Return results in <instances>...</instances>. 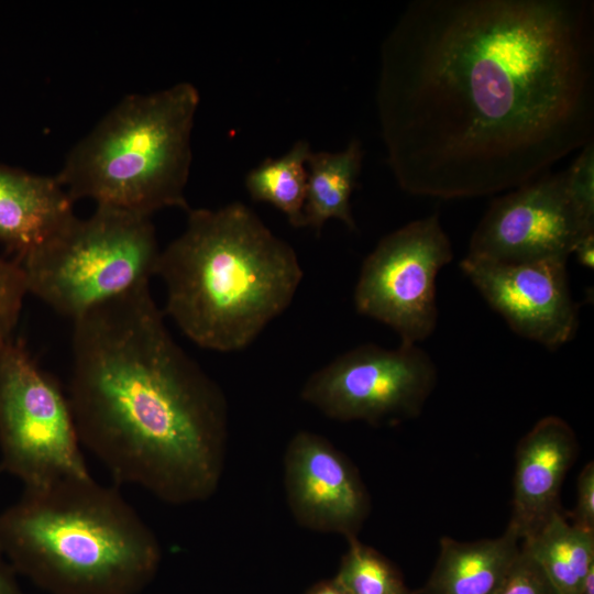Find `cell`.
Masks as SVG:
<instances>
[{
	"instance_id": "cell-1",
	"label": "cell",
	"mask_w": 594,
	"mask_h": 594,
	"mask_svg": "<svg viewBox=\"0 0 594 594\" xmlns=\"http://www.w3.org/2000/svg\"><path fill=\"white\" fill-rule=\"evenodd\" d=\"M592 4L415 0L383 41L386 161L415 196L517 188L593 141Z\"/></svg>"
},
{
	"instance_id": "cell-2",
	"label": "cell",
	"mask_w": 594,
	"mask_h": 594,
	"mask_svg": "<svg viewBox=\"0 0 594 594\" xmlns=\"http://www.w3.org/2000/svg\"><path fill=\"white\" fill-rule=\"evenodd\" d=\"M68 400L81 446L164 503L210 498L226 464L221 387L173 339L150 285L73 320Z\"/></svg>"
},
{
	"instance_id": "cell-3",
	"label": "cell",
	"mask_w": 594,
	"mask_h": 594,
	"mask_svg": "<svg viewBox=\"0 0 594 594\" xmlns=\"http://www.w3.org/2000/svg\"><path fill=\"white\" fill-rule=\"evenodd\" d=\"M187 213L158 258L165 312L202 349L243 350L292 304L304 276L297 253L239 201Z\"/></svg>"
},
{
	"instance_id": "cell-4",
	"label": "cell",
	"mask_w": 594,
	"mask_h": 594,
	"mask_svg": "<svg viewBox=\"0 0 594 594\" xmlns=\"http://www.w3.org/2000/svg\"><path fill=\"white\" fill-rule=\"evenodd\" d=\"M0 546L13 570L51 594H139L162 557L136 510L91 475L24 488L0 513Z\"/></svg>"
},
{
	"instance_id": "cell-5",
	"label": "cell",
	"mask_w": 594,
	"mask_h": 594,
	"mask_svg": "<svg viewBox=\"0 0 594 594\" xmlns=\"http://www.w3.org/2000/svg\"><path fill=\"white\" fill-rule=\"evenodd\" d=\"M198 106L190 82L127 96L72 148L55 178L74 202L90 199L150 218L165 208L189 211Z\"/></svg>"
},
{
	"instance_id": "cell-6",
	"label": "cell",
	"mask_w": 594,
	"mask_h": 594,
	"mask_svg": "<svg viewBox=\"0 0 594 594\" xmlns=\"http://www.w3.org/2000/svg\"><path fill=\"white\" fill-rule=\"evenodd\" d=\"M160 254L150 217L96 206L91 216H75L18 262L28 293L75 320L103 302L150 285Z\"/></svg>"
},
{
	"instance_id": "cell-7",
	"label": "cell",
	"mask_w": 594,
	"mask_h": 594,
	"mask_svg": "<svg viewBox=\"0 0 594 594\" xmlns=\"http://www.w3.org/2000/svg\"><path fill=\"white\" fill-rule=\"evenodd\" d=\"M67 395L20 341L0 345V470L36 488L87 469Z\"/></svg>"
},
{
	"instance_id": "cell-8",
	"label": "cell",
	"mask_w": 594,
	"mask_h": 594,
	"mask_svg": "<svg viewBox=\"0 0 594 594\" xmlns=\"http://www.w3.org/2000/svg\"><path fill=\"white\" fill-rule=\"evenodd\" d=\"M436 382V366L417 344H363L314 372L300 397L333 420L395 425L421 413Z\"/></svg>"
},
{
	"instance_id": "cell-9",
	"label": "cell",
	"mask_w": 594,
	"mask_h": 594,
	"mask_svg": "<svg viewBox=\"0 0 594 594\" xmlns=\"http://www.w3.org/2000/svg\"><path fill=\"white\" fill-rule=\"evenodd\" d=\"M453 257L439 216L411 221L383 237L364 260L354 289L360 315L417 344L436 329V279Z\"/></svg>"
},
{
	"instance_id": "cell-10",
	"label": "cell",
	"mask_w": 594,
	"mask_h": 594,
	"mask_svg": "<svg viewBox=\"0 0 594 594\" xmlns=\"http://www.w3.org/2000/svg\"><path fill=\"white\" fill-rule=\"evenodd\" d=\"M594 222L570 197L564 172L542 176L496 198L470 240L465 257L498 264L566 263Z\"/></svg>"
},
{
	"instance_id": "cell-11",
	"label": "cell",
	"mask_w": 594,
	"mask_h": 594,
	"mask_svg": "<svg viewBox=\"0 0 594 594\" xmlns=\"http://www.w3.org/2000/svg\"><path fill=\"white\" fill-rule=\"evenodd\" d=\"M460 267L518 336L550 349L575 336L579 308L570 290L566 263L498 264L464 257Z\"/></svg>"
},
{
	"instance_id": "cell-12",
	"label": "cell",
	"mask_w": 594,
	"mask_h": 594,
	"mask_svg": "<svg viewBox=\"0 0 594 594\" xmlns=\"http://www.w3.org/2000/svg\"><path fill=\"white\" fill-rule=\"evenodd\" d=\"M284 486L294 519L306 529L349 539L370 513L356 468L328 439L308 430L296 432L286 447Z\"/></svg>"
},
{
	"instance_id": "cell-13",
	"label": "cell",
	"mask_w": 594,
	"mask_h": 594,
	"mask_svg": "<svg viewBox=\"0 0 594 594\" xmlns=\"http://www.w3.org/2000/svg\"><path fill=\"white\" fill-rule=\"evenodd\" d=\"M576 451L573 429L557 416L540 419L518 442L507 527L520 541L561 510L560 491Z\"/></svg>"
},
{
	"instance_id": "cell-14",
	"label": "cell",
	"mask_w": 594,
	"mask_h": 594,
	"mask_svg": "<svg viewBox=\"0 0 594 594\" xmlns=\"http://www.w3.org/2000/svg\"><path fill=\"white\" fill-rule=\"evenodd\" d=\"M74 201L55 177L0 165V242L18 260L38 248L74 217Z\"/></svg>"
},
{
	"instance_id": "cell-15",
	"label": "cell",
	"mask_w": 594,
	"mask_h": 594,
	"mask_svg": "<svg viewBox=\"0 0 594 594\" xmlns=\"http://www.w3.org/2000/svg\"><path fill=\"white\" fill-rule=\"evenodd\" d=\"M519 550L520 539L509 527L493 539L443 537L435 568L417 594H496Z\"/></svg>"
},
{
	"instance_id": "cell-16",
	"label": "cell",
	"mask_w": 594,
	"mask_h": 594,
	"mask_svg": "<svg viewBox=\"0 0 594 594\" xmlns=\"http://www.w3.org/2000/svg\"><path fill=\"white\" fill-rule=\"evenodd\" d=\"M363 148L358 139L340 152H311L307 161L305 227L321 232L329 219L342 221L350 230L356 224L350 198L361 172Z\"/></svg>"
},
{
	"instance_id": "cell-17",
	"label": "cell",
	"mask_w": 594,
	"mask_h": 594,
	"mask_svg": "<svg viewBox=\"0 0 594 594\" xmlns=\"http://www.w3.org/2000/svg\"><path fill=\"white\" fill-rule=\"evenodd\" d=\"M520 544L559 594H575L594 566V531L571 524L562 509Z\"/></svg>"
},
{
	"instance_id": "cell-18",
	"label": "cell",
	"mask_w": 594,
	"mask_h": 594,
	"mask_svg": "<svg viewBox=\"0 0 594 594\" xmlns=\"http://www.w3.org/2000/svg\"><path fill=\"white\" fill-rule=\"evenodd\" d=\"M310 153L309 143L299 140L283 156L262 161L246 174L244 180L252 200L271 204L285 215L294 228L305 227L307 161Z\"/></svg>"
},
{
	"instance_id": "cell-19",
	"label": "cell",
	"mask_w": 594,
	"mask_h": 594,
	"mask_svg": "<svg viewBox=\"0 0 594 594\" xmlns=\"http://www.w3.org/2000/svg\"><path fill=\"white\" fill-rule=\"evenodd\" d=\"M348 542L336 578L349 594H414L399 571L381 552L356 537L349 538Z\"/></svg>"
},
{
	"instance_id": "cell-20",
	"label": "cell",
	"mask_w": 594,
	"mask_h": 594,
	"mask_svg": "<svg viewBox=\"0 0 594 594\" xmlns=\"http://www.w3.org/2000/svg\"><path fill=\"white\" fill-rule=\"evenodd\" d=\"M26 294L25 276L20 263L0 257V345L13 339Z\"/></svg>"
},
{
	"instance_id": "cell-21",
	"label": "cell",
	"mask_w": 594,
	"mask_h": 594,
	"mask_svg": "<svg viewBox=\"0 0 594 594\" xmlns=\"http://www.w3.org/2000/svg\"><path fill=\"white\" fill-rule=\"evenodd\" d=\"M566 189L579 211L594 222V144L581 148L568 169L563 170Z\"/></svg>"
},
{
	"instance_id": "cell-22",
	"label": "cell",
	"mask_w": 594,
	"mask_h": 594,
	"mask_svg": "<svg viewBox=\"0 0 594 594\" xmlns=\"http://www.w3.org/2000/svg\"><path fill=\"white\" fill-rule=\"evenodd\" d=\"M496 594H559L538 564L521 547Z\"/></svg>"
},
{
	"instance_id": "cell-23",
	"label": "cell",
	"mask_w": 594,
	"mask_h": 594,
	"mask_svg": "<svg viewBox=\"0 0 594 594\" xmlns=\"http://www.w3.org/2000/svg\"><path fill=\"white\" fill-rule=\"evenodd\" d=\"M571 524L594 531V464L588 462L580 472L576 484V503L570 514Z\"/></svg>"
},
{
	"instance_id": "cell-24",
	"label": "cell",
	"mask_w": 594,
	"mask_h": 594,
	"mask_svg": "<svg viewBox=\"0 0 594 594\" xmlns=\"http://www.w3.org/2000/svg\"><path fill=\"white\" fill-rule=\"evenodd\" d=\"M572 253L575 254L581 265L592 270L594 266V232L581 238Z\"/></svg>"
},
{
	"instance_id": "cell-25",
	"label": "cell",
	"mask_w": 594,
	"mask_h": 594,
	"mask_svg": "<svg viewBox=\"0 0 594 594\" xmlns=\"http://www.w3.org/2000/svg\"><path fill=\"white\" fill-rule=\"evenodd\" d=\"M2 554L3 552L0 546V594H23L13 572L4 563Z\"/></svg>"
},
{
	"instance_id": "cell-26",
	"label": "cell",
	"mask_w": 594,
	"mask_h": 594,
	"mask_svg": "<svg viewBox=\"0 0 594 594\" xmlns=\"http://www.w3.org/2000/svg\"><path fill=\"white\" fill-rule=\"evenodd\" d=\"M305 594H349V592L334 576L314 584L305 592Z\"/></svg>"
},
{
	"instance_id": "cell-27",
	"label": "cell",
	"mask_w": 594,
	"mask_h": 594,
	"mask_svg": "<svg viewBox=\"0 0 594 594\" xmlns=\"http://www.w3.org/2000/svg\"><path fill=\"white\" fill-rule=\"evenodd\" d=\"M575 594H594V566L584 576Z\"/></svg>"
}]
</instances>
